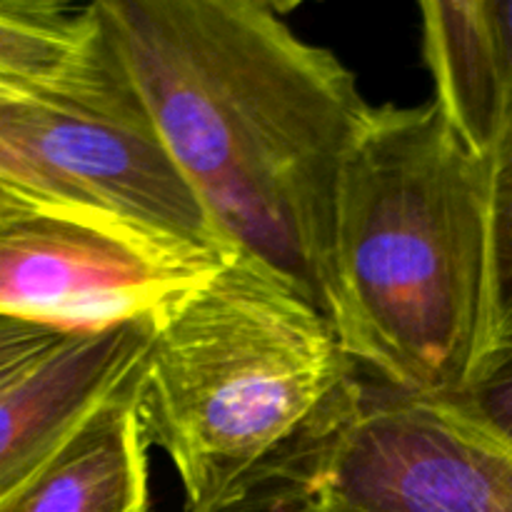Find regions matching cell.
I'll return each mask as SVG.
<instances>
[{
    "label": "cell",
    "instance_id": "9",
    "mask_svg": "<svg viewBox=\"0 0 512 512\" xmlns=\"http://www.w3.org/2000/svg\"><path fill=\"white\" fill-rule=\"evenodd\" d=\"M140 375V373H138ZM135 385L100 408L0 512H150Z\"/></svg>",
    "mask_w": 512,
    "mask_h": 512
},
{
    "label": "cell",
    "instance_id": "8",
    "mask_svg": "<svg viewBox=\"0 0 512 512\" xmlns=\"http://www.w3.org/2000/svg\"><path fill=\"white\" fill-rule=\"evenodd\" d=\"M153 318L73 333L0 390V505L138 378Z\"/></svg>",
    "mask_w": 512,
    "mask_h": 512
},
{
    "label": "cell",
    "instance_id": "4",
    "mask_svg": "<svg viewBox=\"0 0 512 512\" xmlns=\"http://www.w3.org/2000/svg\"><path fill=\"white\" fill-rule=\"evenodd\" d=\"M0 188L195 265L235 255L160 143L100 20L68 80L0 95Z\"/></svg>",
    "mask_w": 512,
    "mask_h": 512
},
{
    "label": "cell",
    "instance_id": "10",
    "mask_svg": "<svg viewBox=\"0 0 512 512\" xmlns=\"http://www.w3.org/2000/svg\"><path fill=\"white\" fill-rule=\"evenodd\" d=\"M95 35V3L0 0V95L45 93L68 80Z\"/></svg>",
    "mask_w": 512,
    "mask_h": 512
},
{
    "label": "cell",
    "instance_id": "11",
    "mask_svg": "<svg viewBox=\"0 0 512 512\" xmlns=\"http://www.w3.org/2000/svg\"><path fill=\"white\" fill-rule=\"evenodd\" d=\"M68 335L73 333H63L20 315L0 313V390L13 385L40 360L48 358Z\"/></svg>",
    "mask_w": 512,
    "mask_h": 512
},
{
    "label": "cell",
    "instance_id": "13",
    "mask_svg": "<svg viewBox=\"0 0 512 512\" xmlns=\"http://www.w3.org/2000/svg\"><path fill=\"white\" fill-rule=\"evenodd\" d=\"M25 208H28V203H23V200H18L15 195H10L8 190L0 188V228H3L5 223H10L15 215L23 213Z\"/></svg>",
    "mask_w": 512,
    "mask_h": 512
},
{
    "label": "cell",
    "instance_id": "7",
    "mask_svg": "<svg viewBox=\"0 0 512 512\" xmlns=\"http://www.w3.org/2000/svg\"><path fill=\"white\" fill-rule=\"evenodd\" d=\"M433 100L483 170L500 230L503 295L512 293V0L420 3Z\"/></svg>",
    "mask_w": 512,
    "mask_h": 512
},
{
    "label": "cell",
    "instance_id": "6",
    "mask_svg": "<svg viewBox=\"0 0 512 512\" xmlns=\"http://www.w3.org/2000/svg\"><path fill=\"white\" fill-rule=\"evenodd\" d=\"M215 268L28 205L0 228V313L93 333L153 318Z\"/></svg>",
    "mask_w": 512,
    "mask_h": 512
},
{
    "label": "cell",
    "instance_id": "1",
    "mask_svg": "<svg viewBox=\"0 0 512 512\" xmlns=\"http://www.w3.org/2000/svg\"><path fill=\"white\" fill-rule=\"evenodd\" d=\"M160 143L235 253L325 313L340 170L373 105L258 0H98Z\"/></svg>",
    "mask_w": 512,
    "mask_h": 512
},
{
    "label": "cell",
    "instance_id": "5",
    "mask_svg": "<svg viewBox=\"0 0 512 512\" xmlns=\"http://www.w3.org/2000/svg\"><path fill=\"white\" fill-rule=\"evenodd\" d=\"M258 510L512 512V443L450 398L365 385L350 418Z\"/></svg>",
    "mask_w": 512,
    "mask_h": 512
},
{
    "label": "cell",
    "instance_id": "3",
    "mask_svg": "<svg viewBox=\"0 0 512 512\" xmlns=\"http://www.w3.org/2000/svg\"><path fill=\"white\" fill-rule=\"evenodd\" d=\"M328 315L235 253L153 315L140 425L178 473L185 512H250L363 398Z\"/></svg>",
    "mask_w": 512,
    "mask_h": 512
},
{
    "label": "cell",
    "instance_id": "14",
    "mask_svg": "<svg viewBox=\"0 0 512 512\" xmlns=\"http://www.w3.org/2000/svg\"><path fill=\"white\" fill-rule=\"evenodd\" d=\"M510 345H512V343H510Z\"/></svg>",
    "mask_w": 512,
    "mask_h": 512
},
{
    "label": "cell",
    "instance_id": "12",
    "mask_svg": "<svg viewBox=\"0 0 512 512\" xmlns=\"http://www.w3.org/2000/svg\"><path fill=\"white\" fill-rule=\"evenodd\" d=\"M455 403L512 443V345L500 350Z\"/></svg>",
    "mask_w": 512,
    "mask_h": 512
},
{
    "label": "cell",
    "instance_id": "2",
    "mask_svg": "<svg viewBox=\"0 0 512 512\" xmlns=\"http://www.w3.org/2000/svg\"><path fill=\"white\" fill-rule=\"evenodd\" d=\"M325 315L398 393L455 398L498 353V220L435 100L370 108L340 170Z\"/></svg>",
    "mask_w": 512,
    "mask_h": 512
}]
</instances>
